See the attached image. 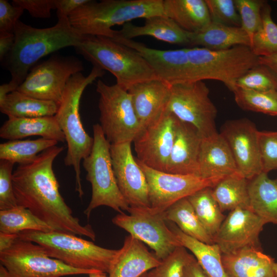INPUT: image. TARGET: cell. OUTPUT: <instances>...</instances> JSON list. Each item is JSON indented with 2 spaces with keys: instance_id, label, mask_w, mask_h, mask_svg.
<instances>
[{
  "instance_id": "cell-1",
  "label": "cell",
  "mask_w": 277,
  "mask_h": 277,
  "mask_svg": "<svg viewBox=\"0 0 277 277\" xmlns=\"http://www.w3.org/2000/svg\"><path fill=\"white\" fill-rule=\"evenodd\" d=\"M64 149L63 146H54L31 162L18 165L12 174L17 205L29 209L54 231L85 236L95 241L92 227L80 223L60 193L53 164Z\"/></svg>"
},
{
  "instance_id": "cell-2",
  "label": "cell",
  "mask_w": 277,
  "mask_h": 277,
  "mask_svg": "<svg viewBox=\"0 0 277 277\" xmlns=\"http://www.w3.org/2000/svg\"><path fill=\"white\" fill-rule=\"evenodd\" d=\"M14 34L13 48L2 62L11 75L9 83L16 90L41 58L63 48H75L84 37L71 26L68 17L58 18L54 26L42 29L19 20Z\"/></svg>"
},
{
  "instance_id": "cell-3",
  "label": "cell",
  "mask_w": 277,
  "mask_h": 277,
  "mask_svg": "<svg viewBox=\"0 0 277 277\" xmlns=\"http://www.w3.org/2000/svg\"><path fill=\"white\" fill-rule=\"evenodd\" d=\"M104 70L93 67L90 73L84 76L78 72L72 76L65 87L62 100L54 115L67 144L64 159L67 166L73 167L75 172V191L82 198L84 193L81 178L80 164L92 149L94 139L85 131L80 114L82 95L87 86L104 74Z\"/></svg>"
},
{
  "instance_id": "cell-4",
  "label": "cell",
  "mask_w": 277,
  "mask_h": 277,
  "mask_svg": "<svg viewBox=\"0 0 277 277\" xmlns=\"http://www.w3.org/2000/svg\"><path fill=\"white\" fill-rule=\"evenodd\" d=\"M159 15H164L163 0H89L68 18L71 26L82 35L112 38L115 33L113 26Z\"/></svg>"
},
{
  "instance_id": "cell-5",
  "label": "cell",
  "mask_w": 277,
  "mask_h": 277,
  "mask_svg": "<svg viewBox=\"0 0 277 277\" xmlns=\"http://www.w3.org/2000/svg\"><path fill=\"white\" fill-rule=\"evenodd\" d=\"M75 49L94 67L111 73L116 84L127 91L136 84L159 78L139 52L111 38L84 35Z\"/></svg>"
},
{
  "instance_id": "cell-6",
  "label": "cell",
  "mask_w": 277,
  "mask_h": 277,
  "mask_svg": "<svg viewBox=\"0 0 277 277\" xmlns=\"http://www.w3.org/2000/svg\"><path fill=\"white\" fill-rule=\"evenodd\" d=\"M19 238L41 246L47 254L72 267L108 273L118 249L105 248L75 234L52 231H24Z\"/></svg>"
},
{
  "instance_id": "cell-7",
  "label": "cell",
  "mask_w": 277,
  "mask_h": 277,
  "mask_svg": "<svg viewBox=\"0 0 277 277\" xmlns=\"http://www.w3.org/2000/svg\"><path fill=\"white\" fill-rule=\"evenodd\" d=\"M94 143L90 154L83 160L90 183V201L84 211L89 219L93 210L107 206L118 213L128 211L130 206L122 194L113 171L110 153L111 144L106 138L100 124L93 125Z\"/></svg>"
},
{
  "instance_id": "cell-8",
  "label": "cell",
  "mask_w": 277,
  "mask_h": 277,
  "mask_svg": "<svg viewBox=\"0 0 277 277\" xmlns=\"http://www.w3.org/2000/svg\"><path fill=\"white\" fill-rule=\"evenodd\" d=\"M186 49L191 81H219L232 92L237 80L259 64V56L247 46L220 50L197 47Z\"/></svg>"
},
{
  "instance_id": "cell-9",
  "label": "cell",
  "mask_w": 277,
  "mask_h": 277,
  "mask_svg": "<svg viewBox=\"0 0 277 277\" xmlns=\"http://www.w3.org/2000/svg\"><path fill=\"white\" fill-rule=\"evenodd\" d=\"M100 126L111 144L132 143L141 130L129 92L116 83L97 82Z\"/></svg>"
},
{
  "instance_id": "cell-10",
  "label": "cell",
  "mask_w": 277,
  "mask_h": 277,
  "mask_svg": "<svg viewBox=\"0 0 277 277\" xmlns=\"http://www.w3.org/2000/svg\"><path fill=\"white\" fill-rule=\"evenodd\" d=\"M0 262L11 277H62L96 271L68 266L49 256L39 245L19 237L10 248L0 252Z\"/></svg>"
},
{
  "instance_id": "cell-11",
  "label": "cell",
  "mask_w": 277,
  "mask_h": 277,
  "mask_svg": "<svg viewBox=\"0 0 277 277\" xmlns=\"http://www.w3.org/2000/svg\"><path fill=\"white\" fill-rule=\"evenodd\" d=\"M209 89L203 81H188L171 86L167 110L180 120L194 126L202 137L217 133V109L209 97Z\"/></svg>"
},
{
  "instance_id": "cell-12",
  "label": "cell",
  "mask_w": 277,
  "mask_h": 277,
  "mask_svg": "<svg viewBox=\"0 0 277 277\" xmlns=\"http://www.w3.org/2000/svg\"><path fill=\"white\" fill-rule=\"evenodd\" d=\"M83 69L82 62L76 57L54 55L34 66L16 90L58 105L70 77Z\"/></svg>"
},
{
  "instance_id": "cell-13",
  "label": "cell",
  "mask_w": 277,
  "mask_h": 277,
  "mask_svg": "<svg viewBox=\"0 0 277 277\" xmlns=\"http://www.w3.org/2000/svg\"><path fill=\"white\" fill-rule=\"evenodd\" d=\"M135 159L147 181L150 210L153 213L162 214L178 201L204 188H213L225 177L170 173L151 168Z\"/></svg>"
},
{
  "instance_id": "cell-14",
  "label": "cell",
  "mask_w": 277,
  "mask_h": 277,
  "mask_svg": "<svg viewBox=\"0 0 277 277\" xmlns=\"http://www.w3.org/2000/svg\"><path fill=\"white\" fill-rule=\"evenodd\" d=\"M128 212L118 213L112 222L148 245L161 261L182 246L162 214L153 213L150 208L131 207Z\"/></svg>"
},
{
  "instance_id": "cell-15",
  "label": "cell",
  "mask_w": 277,
  "mask_h": 277,
  "mask_svg": "<svg viewBox=\"0 0 277 277\" xmlns=\"http://www.w3.org/2000/svg\"><path fill=\"white\" fill-rule=\"evenodd\" d=\"M178 118L166 110L141 129L133 141L136 159L147 166L166 172Z\"/></svg>"
},
{
  "instance_id": "cell-16",
  "label": "cell",
  "mask_w": 277,
  "mask_h": 277,
  "mask_svg": "<svg viewBox=\"0 0 277 277\" xmlns=\"http://www.w3.org/2000/svg\"><path fill=\"white\" fill-rule=\"evenodd\" d=\"M258 132L254 124L247 118L226 121L221 130L231 151L238 173L248 180L263 172Z\"/></svg>"
},
{
  "instance_id": "cell-17",
  "label": "cell",
  "mask_w": 277,
  "mask_h": 277,
  "mask_svg": "<svg viewBox=\"0 0 277 277\" xmlns=\"http://www.w3.org/2000/svg\"><path fill=\"white\" fill-rule=\"evenodd\" d=\"M131 144H111L112 164L117 184L130 207L150 208L147 181L133 156Z\"/></svg>"
},
{
  "instance_id": "cell-18",
  "label": "cell",
  "mask_w": 277,
  "mask_h": 277,
  "mask_svg": "<svg viewBox=\"0 0 277 277\" xmlns=\"http://www.w3.org/2000/svg\"><path fill=\"white\" fill-rule=\"evenodd\" d=\"M266 223L251 209L238 207L226 216L213 239L222 254L243 248H261L259 236Z\"/></svg>"
},
{
  "instance_id": "cell-19",
  "label": "cell",
  "mask_w": 277,
  "mask_h": 277,
  "mask_svg": "<svg viewBox=\"0 0 277 277\" xmlns=\"http://www.w3.org/2000/svg\"><path fill=\"white\" fill-rule=\"evenodd\" d=\"M112 39L126 45L140 53L159 79L169 85L191 81L187 49L158 50L132 39L114 35Z\"/></svg>"
},
{
  "instance_id": "cell-20",
  "label": "cell",
  "mask_w": 277,
  "mask_h": 277,
  "mask_svg": "<svg viewBox=\"0 0 277 277\" xmlns=\"http://www.w3.org/2000/svg\"><path fill=\"white\" fill-rule=\"evenodd\" d=\"M202 140V135L194 126L178 118L166 172L200 176L199 156Z\"/></svg>"
},
{
  "instance_id": "cell-21",
  "label": "cell",
  "mask_w": 277,
  "mask_h": 277,
  "mask_svg": "<svg viewBox=\"0 0 277 277\" xmlns=\"http://www.w3.org/2000/svg\"><path fill=\"white\" fill-rule=\"evenodd\" d=\"M171 86L157 78L136 84L128 90L141 129L158 118L167 110Z\"/></svg>"
},
{
  "instance_id": "cell-22",
  "label": "cell",
  "mask_w": 277,
  "mask_h": 277,
  "mask_svg": "<svg viewBox=\"0 0 277 277\" xmlns=\"http://www.w3.org/2000/svg\"><path fill=\"white\" fill-rule=\"evenodd\" d=\"M143 242L129 235L113 260L109 277H140L161 263Z\"/></svg>"
},
{
  "instance_id": "cell-23",
  "label": "cell",
  "mask_w": 277,
  "mask_h": 277,
  "mask_svg": "<svg viewBox=\"0 0 277 277\" xmlns=\"http://www.w3.org/2000/svg\"><path fill=\"white\" fill-rule=\"evenodd\" d=\"M199 169V175L204 178L225 177L238 173L229 147L220 133L202 137Z\"/></svg>"
},
{
  "instance_id": "cell-24",
  "label": "cell",
  "mask_w": 277,
  "mask_h": 277,
  "mask_svg": "<svg viewBox=\"0 0 277 277\" xmlns=\"http://www.w3.org/2000/svg\"><path fill=\"white\" fill-rule=\"evenodd\" d=\"M222 261L228 277H275L274 259L261 248L248 247L222 254Z\"/></svg>"
},
{
  "instance_id": "cell-25",
  "label": "cell",
  "mask_w": 277,
  "mask_h": 277,
  "mask_svg": "<svg viewBox=\"0 0 277 277\" xmlns=\"http://www.w3.org/2000/svg\"><path fill=\"white\" fill-rule=\"evenodd\" d=\"M145 19L142 26H136L130 22L124 24L120 30H115L114 35L129 39L140 36H150L170 44L189 45L188 32L169 17L159 15Z\"/></svg>"
},
{
  "instance_id": "cell-26",
  "label": "cell",
  "mask_w": 277,
  "mask_h": 277,
  "mask_svg": "<svg viewBox=\"0 0 277 277\" xmlns=\"http://www.w3.org/2000/svg\"><path fill=\"white\" fill-rule=\"evenodd\" d=\"M31 136H39L58 142H66L55 116L8 118L0 128V137L9 141Z\"/></svg>"
},
{
  "instance_id": "cell-27",
  "label": "cell",
  "mask_w": 277,
  "mask_h": 277,
  "mask_svg": "<svg viewBox=\"0 0 277 277\" xmlns=\"http://www.w3.org/2000/svg\"><path fill=\"white\" fill-rule=\"evenodd\" d=\"M188 36L190 45L210 50H225L239 45L250 46V39L241 27L212 21L196 32H188Z\"/></svg>"
},
{
  "instance_id": "cell-28",
  "label": "cell",
  "mask_w": 277,
  "mask_h": 277,
  "mask_svg": "<svg viewBox=\"0 0 277 277\" xmlns=\"http://www.w3.org/2000/svg\"><path fill=\"white\" fill-rule=\"evenodd\" d=\"M248 193L251 209L266 224L277 225V178L261 173L249 180Z\"/></svg>"
},
{
  "instance_id": "cell-29",
  "label": "cell",
  "mask_w": 277,
  "mask_h": 277,
  "mask_svg": "<svg viewBox=\"0 0 277 277\" xmlns=\"http://www.w3.org/2000/svg\"><path fill=\"white\" fill-rule=\"evenodd\" d=\"M164 15L187 32H196L211 22L205 0H163Z\"/></svg>"
},
{
  "instance_id": "cell-30",
  "label": "cell",
  "mask_w": 277,
  "mask_h": 277,
  "mask_svg": "<svg viewBox=\"0 0 277 277\" xmlns=\"http://www.w3.org/2000/svg\"><path fill=\"white\" fill-rule=\"evenodd\" d=\"M168 226L181 245L192 252L208 277H228L223 265L222 252L216 244H208L196 240L183 233L172 222Z\"/></svg>"
},
{
  "instance_id": "cell-31",
  "label": "cell",
  "mask_w": 277,
  "mask_h": 277,
  "mask_svg": "<svg viewBox=\"0 0 277 277\" xmlns=\"http://www.w3.org/2000/svg\"><path fill=\"white\" fill-rule=\"evenodd\" d=\"M58 105L55 102L35 98L17 90L0 101V111L8 118H33L54 116Z\"/></svg>"
},
{
  "instance_id": "cell-32",
  "label": "cell",
  "mask_w": 277,
  "mask_h": 277,
  "mask_svg": "<svg viewBox=\"0 0 277 277\" xmlns=\"http://www.w3.org/2000/svg\"><path fill=\"white\" fill-rule=\"evenodd\" d=\"M249 180L238 173L222 179L212 188L213 197L223 212L238 207L250 208Z\"/></svg>"
},
{
  "instance_id": "cell-33",
  "label": "cell",
  "mask_w": 277,
  "mask_h": 277,
  "mask_svg": "<svg viewBox=\"0 0 277 277\" xmlns=\"http://www.w3.org/2000/svg\"><path fill=\"white\" fill-rule=\"evenodd\" d=\"M162 215L167 222L175 224L185 234L202 242L214 244L213 239L203 226L187 197L173 204Z\"/></svg>"
},
{
  "instance_id": "cell-34",
  "label": "cell",
  "mask_w": 277,
  "mask_h": 277,
  "mask_svg": "<svg viewBox=\"0 0 277 277\" xmlns=\"http://www.w3.org/2000/svg\"><path fill=\"white\" fill-rule=\"evenodd\" d=\"M212 190L211 187H206L187 198L203 226L213 240L226 216L213 197Z\"/></svg>"
},
{
  "instance_id": "cell-35",
  "label": "cell",
  "mask_w": 277,
  "mask_h": 277,
  "mask_svg": "<svg viewBox=\"0 0 277 277\" xmlns=\"http://www.w3.org/2000/svg\"><path fill=\"white\" fill-rule=\"evenodd\" d=\"M55 140L40 137L35 140H11L0 144V160L24 164L33 161L43 151L57 145Z\"/></svg>"
},
{
  "instance_id": "cell-36",
  "label": "cell",
  "mask_w": 277,
  "mask_h": 277,
  "mask_svg": "<svg viewBox=\"0 0 277 277\" xmlns=\"http://www.w3.org/2000/svg\"><path fill=\"white\" fill-rule=\"evenodd\" d=\"M27 230L41 232L54 231L29 209L23 207L18 206L0 210V232L18 234Z\"/></svg>"
},
{
  "instance_id": "cell-37",
  "label": "cell",
  "mask_w": 277,
  "mask_h": 277,
  "mask_svg": "<svg viewBox=\"0 0 277 277\" xmlns=\"http://www.w3.org/2000/svg\"><path fill=\"white\" fill-rule=\"evenodd\" d=\"M232 92L242 109L277 116V90L259 91L236 87Z\"/></svg>"
},
{
  "instance_id": "cell-38",
  "label": "cell",
  "mask_w": 277,
  "mask_h": 277,
  "mask_svg": "<svg viewBox=\"0 0 277 277\" xmlns=\"http://www.w3.org/2000/svg\"><path fill=\"white\" fill-rule=\"evenodd\" d=\"M262 24L254 34L250 49L256 56H264L277 53V25L271 17V8L265 1L261 10Z\"/></svg>"
},
{
  "instance_id": "cell-39",
  "label": "cell",
  "mask_w": 277,
  "mask_h": 277,
  "mask_svg": "<svg viewBox=\"0 0 277 277\" xmlns=\"http://www.w3.org/2000/svg\"><path fill=\"white\" fill-rule=\"evenodd\" d=\"M236 87L259 91L277 90V74L259 64L237 80Z\"/></svg>"
},
{
  "instance_id": "cell-40",
  "label": "cell",
  "mask_w": 277,
  "mask_h": 277,
  "mask_svg": "<svg viewBox=\"0 0 277 277\" xmlns=\"http://www.w3.org/2000/svg\"><path fill=\"white\" fill-rule=\"evenodd\" d=\"M265 1L234 0L236 10L241 18V27L247 34L250 41V46L254 34L262 26L261 10Z\"/></svg>"
},
{
  "instance_id": "cell-41",
  "label": "cell",
  "mask_w": 277,
  "mask_h": 277,
  "mask_svg": "<svg viewBox=\"0 0 277 277\" xmlns=\"http://www.w3.org/2000/svg\"><path fill=\"white\" fill-rule=\"evenodd\" d=\"M190 254L184 247H178L147 272L148 277H183L184 268Z\"/></svg>"
},
{
  "instance_id": "cell-42",
  "label": "cell",
  "mask_w": 277,
  "mask_h": 277,
  "mask_svg": "<svg viewBox=\"0 0 277 277\" xmlns=\"http://www.w3.org/2000/svg\"><path fill=\"white\" fill-rule=\"evenodd\" d=\"M211 21L233 27H241L234 0H205Z\"/></svg>"
},
{
  "instance_id": "cell-43",
  "label": "cell",
  "mask_w": 277,
  "mask_h": 277,
  "mask_svg": "<svg viewBox=\"0 0 277 277\" xmlns=\"http://www.w3.org/2000/svg\"><path fill=\"white\" fill-rule=\"evenodd\" d=\"M258 142L263 172L277 169V131H259Z\"/></svg>"
},
{
  "instance_id": "cell-44",
  "label": "cell",
  "mask_w": 277,
  "mask_h": 277,
  "mask_svg": "<svg viewBox=\"0 0 277 277\" xmlns=\"http://www.w3.org/2000/svg\"><path fill=\"white\" fill-rule=\"evenodd\" d=\"M14 165L11 162L0 160V210L18 206L12 182Z\"/></svg>"
},
{
  "instance_id": "cell-45",
  "label": "cell",
  "mask_w": 277,
  "mask_h": 277,
  "mask_svg": "<svg viewBox=\"0 0 277 277\" xmlns=\"http://www.w3.org/2000/svg\"><path fill=\"white\" fill-rule=\"evenodd\" d=\"M12 4L27 10L35 18H49L51 10L56 9V0H13Z\"/></svg>"
},
{
  "instance_id": "cell-46",
  "label": "cell",
  "mask_w": 277,
  "mask_h": 277,
  "mask_svg": "<svg viewBox=\"0 0 277 277\" xmlns=\"http://www.w3.org/2000/svg\"><path fill=\"white\" fill-rule=\"evenodd\" d=\"M24 9L8 1L0 0V32L14 33L15 25Z\"/></svg>"
},
{
  "instance_id": "cell-47",
  "label": "cell",
  "mask_w": 277,
  "mask_h": 277,
  "mask_svg": "<svg viewBox=\"0 0 277 277\" xmlns=\"http://www.w3.org/2000/svg\"><path fill=\"white\" fill-rule=\"evenodd\" d=\"M89 0H56V10L58 18L68 17L69 15Z\"/></svg>"
},
{
  "instance_id": "cell-48",
  "label": "cell",
  "mask_w": 277,
  "mask_h": 277,
  "mask_svg": "<svg viewBox=\"0 0 277 277\" xmlns=\"http://www.w3.org/2000/svg\"><path fill=\"white\" fill-rule=\"evenodd\" d=\"M183 277H208L192 254H190L184 266Z\"/></svg>"
},
{
  "instance_id": "cell-49",
  "label": "cell",
  "mask_w": 277,
  "mask_h": 277,
  "mask_svg": "<svg viewBox=\"0 0 277 277\" xmlns=\"http://www.w3.org/2000/svg\"><path fill=\"white\" fill-rule=\"evenodd\" d=\"M14 33L0 32V60L3 61L11 52L14 44Z\"/></svg>"
},
{
  "instance_id": "cell-50",
  "label": "cell",
  "mask_w": 277,
  "mask_h": 277,
  "mask_svg": "<svg viewBox=\"0 0 277 277\" xmlns=\"http://www.w3.org/2000/svg\"><path fill=\"white\" fill-rule=\"evenodd\" d=\"M18 237V234L0 232V252L10 248Z\"/></svg>"
},
{
  "instance_id": "cell-51",
  "label": "cell",
  "mask_w": 277,
  "mask_h": 277,
  "mask_svg": "<svg viewBox=\"0 0 277 277\" xmlns=\"http://www.w3.org/2000/svg\"><path fill=\"white\" fill-rule=\"evenodd\" d=\"M259 63L267 66L277 74V53L259 57Z\"/></svg>"
},
{
  "instance_id": "cell-52",
  "label": "cell",
  "mask_w": 277,
  "mask_h": 277,
  "mask_svg": "<svg viewBox=\"0 0 277 277\" xmlns=\"http://www.w3.org/2000/svg\"><path fill=\"white\" fill-rule=\"evenodd\" d=\"M88 275V277H109L107 275V273L100 271L91 272Z\"/></svg>"
},
{
  "instance_id": "cell-53",
  "label": "cell",
  "mask_w": 277,
  "mask_h": 277,
  "mask_svg": "<svg viewBox=\"0 0 277 277\" xmlns=\"http://www.w3.org/2000/svg\"><path fill=\"white\" fill-rule=\"evenodd\" d=\"M0 277H11L7 269L1 264L0 265Z\"/></svg>"
},
{
  "instance_id": "cell-54",
  "label": "cell",
  "mask_w": 277,
  "mask_h": 277,
  "mask_svg": "<svg viewBox=\"0 0 277 277\" xmlns=\"http://www.w3.org/2000/svg\"><path fill=\"white\" fill-rule=\"evenodd\" d=\"M273 270L275 277H277V262H275L273 265Z\"/></svg>"
},
{
  "instance_id": "cell-55",
  "label": "cell",
  "mask_w": 277,
  "mask_h": 277,
  "mask_svg": "<svg viewBox=\"0 0 277 277\" xmlns=\"http://www.w3.org/2000/svg\"><path fill=\"white\" fill-rule=\"evenodd\" d=\"M140 277H148L147 272L144 273L142 275H141Z\"/></svg>"
}]
</instances>
